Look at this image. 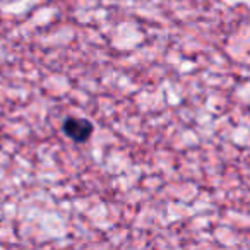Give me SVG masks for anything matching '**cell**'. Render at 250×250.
<instances>
[{"instance_id": "6da1fadb", "label": "cell", "mask_w": 250, "mask_h": 250, "mask_svg": "<svg viewBox=\"0 0 250 250\" xmlns=\"http://www.w3.org/2000/svg\"><path fill=\"white\" fill-rule=\"evenodd\" d=\"M62 130L67 137L74 141V143H86L91 136H93V124L87 118H79V117H69L63 120Z\"/></svg>"}]
</instances>
